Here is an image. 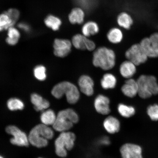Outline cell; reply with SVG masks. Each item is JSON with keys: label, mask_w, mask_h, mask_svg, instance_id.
<instances>
[{"label": "cell", "mask_w": 158, "mask_h": 158, "mask_svg": "<svg viewBox=\"0 0 158 158\" xmlns=\"http://www.w3.org/2000/svg\"><path fill=\"white\" fill-rule=\"evenodd\" d=\"M92 63L95 67L104 70H111L116 64L115 53L112 49L107 47H99L94 51Z\"/></svg>", "instance_id": "obj_1"}, {"label": "cell", "mask_w": 158, "mask_h": 158, "mask_svg": "<svg viewBox=\"0 0 158 158\" xmlns=\"http://www.w3.org/2000/svg\"><path fill=\"white\" fill-rule=\"evenodd\" d=\"M80 91L76 85L68 81L56 84L51 90V94L57 99L66 96L67 101L70 104L77 103L80 99Z\"/></svg>", "instance_id": "obj_2"}, {"label": "cell", "mask_w": 158, "mask_h": 158, "mask_svg": "<svg viewBox=\"0 0 158 158\" xmlns=\"http://www.w3.org/2000/svg\"><path fill=\"white\" fill-rule=\"evenodd\" d=\"M54 132L49 126L41 124L33 128L28 136L29 143L35 147L41 148L48 145V140L54 137Z\"/></svg>", "instance_id": "obj_3"}, {"label": "cell", "mask_w": 158, "mask_h": 158, "mask_svg": "<svg viewBox=\"0 0 158 158\" xmlns=\"http://www.w3.org/2000/svg\"><path fill=\"white\" fill-rule=\"evenodd\" d=\"M78 120V116L76 112L72 109H67L59 112L53 127L56 131L61 133L68 131Z\"/></svg>", "instance_id": "obj_4"}, {"label": "cell", "mask_w": 158, "mask_h": 158, "mask_svg": "<svg viewBox=\"0 0 158 158\" xmlns=\"http://www.w3.org/2000/svg\"><path fill=\"white\" fill-rule=\"evenodd\" d=\"M138 85V94L140 98L146 99L158 94V83L155 76L142 75L137 80Z\"/></svg>", "instance_id": "obj_5"}, {"label": "cell", "mask_w": 158, "mask_h": 158, "mask_svg": "<svg viewBox=\"0 0 158 158\" xmlns=\"http://www.w3.org/2000/svg\"><path fill=\"white\" fill-rule=\"evenodd\" d=\"M76 135L72 132H62L55 141V152L56 155L61 157H66L67 151L73 148Z\"/></svg>", "instance_id": "obj_6"}, {"label": "cell", "mask_w": 158, "mask_h": 158, "mask_svg": "<svg viewBox=\"0 0 158 158\" xmlns=\"http://www.w3.org/2000/svg\"><path fill=\"white\" fill-rule=\"evenodd\" d=\"M139 44L148 58H158V32L154 33L149 37L143 39Z\"/></svg>", "instance_id": "obj_7"}, {"label": "cell", "mask_w": 158, "mask_h": 158, "mask_svg": "<svg viewBox=\"0 0 158 158\" xmlns=\"http://www.w3.org/2000/svg\"><path fill=\"white\" fill-rule=\"evenodd\" d=\"M125 56L127 60L133 63L136 66L145 63L148 58L139 43L131 45L126 51Z\"/></svg>", "instance_id": "obj_8"}, {"label": "cell", "mask_w": 158, "mask_h": 158, "mask_svg": "<svg viewBox=\"0 0 158 158\" xmlns=\"http://www.w3.org/2000/svg\"><path fill=\"white\" fill-rule=\"evenodd\" d=\"M6 132L13 135L10 139L11 143L13 145L20 147H28L29 145L28 137L24 132L22 131L15 126H9L6 128Z\"/></svg>", "instance_id": "obj_9"}, {"label": "cell", "mask_w": 158, "mask_h": 158, "mask_svg": "<svg viewBox=\"0 0 158 158\" xmlns=\"http://www.w3.org/2000/svg\"><path fill=\"white\" fill-rule=\"evenodd\" d=\"M72 46V41L68 39H55L53 43L54 54L58 58H65L70 54Z\"/></svg>", "instance_id": "obj_10"}, {"label": "cell", "mask_w": 158, "mask_h": 158, "mask_svg": "<svg viewBox=\"0 0 158 158\" xmlns=\"http://www.w3.org/2000/svg\"><path fill=\"white\" fill-rule=\"evenodd\" d=\"M71 41L73 46L79 50L92 51H94L96 48L94 41L82 34L75 35L73 37Z\"/></svg>", "instance_id": "obj_11"}, {"label": "cell", "mask_w": 158, "mask_h": 158, "mask_svg": "<svg viewBox=\"0 0 158 158\" xmlns=\"http://www.w3.org/2000/svg\"><path fill=\"white\" fill-rule=\"evenodd\" d=\"M120 152L122 158H143L141 147L135 144H124L120 148Z\"/></svg>", "instance_id": "obj_12"}, {"label": "cell", "mask_w": 158, "mask_h": 158, "mask_svg": "<svg viewBox=\"0 0 158 158\" xmlns=\"http://www.w3.org/2000/svg\"><path fill=\"white\" fill-rule=\"evenodd\" d=\"M80 91L86 96H90L94 92V82L87 75H83L79 78L78 82Z\"/></svg>", "instance_id": "obj_13"}, {"label": "cell", "mask_w": 158, "mask_h": 158, "mask_svg": "<svg viewBox=\"0 0 158 158\" xmlns=\"http://www.w3.org/2000/svg\"><path fill=\"white\" fill-rule=\"evenodd\" d=\"M110 100L107 97L99 94L95 99L94 106L96 111L102 114H107L110 113Z\"/></svg>", "instance_id": "obj_14"}, {"label": "cell", "mask_w": 158, "mask_h": 158, "mask_svg": "<svg viewBox=\"0 0 158 158\" xmlns=\"http://www.w3.org/2000/svg\"><path fill=\"white\" fill-rule=\"evenodd\" d=\"M121 91L124 95L127 97L134 98L138 94L137 81L132 78L127 79L122 87Z\"/></svg>", "instance_id": "obj_15"}, {"label": "cell", "mask_w": 158, "mask_h": 158, "mask_svg": "<svg viewBox=\"0 0 158 158\" xmlns=\"http://www.w3.org/2000/svg\"><path fill=\"white\" fill-rule=\"evenodd\" d=\"M136 66L135 65L129 60L124 61L120 65V74L124 78L127 79L132 78L137 71Z\"/></svg>", "instance_id": "obj_16"}, {"label": "cell", "mask_w": 158, "mask_h": 158, "mask_svg": "<svg viewBox=\"0 0 158 158\" xmlns=\"http://www.w3.org/2000/svg\"><path fill=\"white\" fill-rule=\"evenodd\" d=\"M31 103L34 105L35 109L37 111H43L48 109L50 103L48 100L37 94L31 95Z\"/></svg>", "instance_id": "obj_17"}, {"label": "cell", "mask_w": 158, "mask_h": 158, "mask_svg": "<svg viewBox=\"0 0 158 158\" xmlns=\"http://www.w3.org/2000/svg\"><path fill=\"white\" fill-rule=\"evenodd\" d=\"M85 13L82 8L77 7L74 8L68 15L69 21L72 24H81L84 23Z\"/></svg>", "instance_id": "obj_18"}, {"label": "cell", "mask_w": 158, "mask_h": 158, "mask_svg": "<svg viewBox=\"0 0 158 158\" xmlns=\"http://www.w3.org/2000/svg\"><path fill=\"white\" fill-rule=\"evenodd\" d=\"M103 126L105 129L110 134L117 133L120 129L119 120L112 116H108L104 120Z\"/></svg>", "instance_id": "obj_19"}, {"label": "cell", "mask_w": 158, "mask_h": 158, "mask_svg": "<svg viewBox=\"0 0 158 158\" xmlns=\"http://www.w3.org/2000/svg\"><path fill=\"white\" fill-rule=\"evenodd\" d=\"M99 30L98 23L94 21H89L85 23L81 29L82 34L88 37L98 34Z\"/></svg>", "instance_id": "obj_20"}, {"label": "cell", "mask_w": 158, "mask_h": 158, "mask_svg": "<svg viewBox=\"0 0 158 158\" xmlns=\"http://www.w3.org/2000/svg\"><path fill=\"white\" fill-rule=\"evenodd\" d=\"M117 23L120 27L126 30H129L133 25L134 21L129 14L126 12H122L118 16Z\"/></svg>", "instance_id": "obj_21"}, {"label": "cell", "mask_w": 158, "mask_h": 158, "mask_svg": "<svg viewBox=\"0 0 158 158\" xmlns=\"http://www.w3.org/2000/svg\"><path fill=\"white\" fill-rule=\"evenodd\" d=\"M117 82V79L114 75L106 73L102 76L100 81V85L104 89L107 90L115 88Z\"/></svg>", "instance_id": "obj_22"}, {"label": "cell", "mask_w": 158, "mask_h": 158, "mask_svg": "<svg viewBox=\"0 0 158 158\" xmlns=\"http://www.w3.org/2000/svg\"><path fill=\"white\" fill-rule=\"evenodd\" d=\"M108 40L113 44H117L121 42L123 39V34L122 31L118 27L110 29L106 35Z\"/></svg>", "instance_id": "obj_23"}, {"label": "cell", "mask_w": 158, "mask_h": 158, "mask_svg": "<svg viewBox=\"0 0 158 158\" xmlns=\"http://www.w3.org/2000/svg\"><path fill=\"white\" fill-rule=\"evenodd\" d=\"M45 25L54 31H56L60 29L62 24V21L58 17L53 15H49L44 19Z\"/></svg>", "instance_id": "obj_24"}, {"label": "cell", "mask_w": 158, "mask_h": 158, "mask_svg": "<svg viewBox=\"0 0 158 158\" xmlns=\"http://www.w3.org/2000/svg\"><path fill=\"white\" fill-rule=\"evenodd\" d=\"M56 118V115L52 110L47 109L43 111L40 116L42 124L47 126L53 125Z\"/></svg>", "instance_id": "obj_25"}, {"label": "cell", "mask_w": 158, "mask_h": 158, "mask_svg": "<svg viewBox=\"0 0 158 158\" xmlns=\"http://www.w3.org/2000/svg\"><path fill=\"white\" fill-rule=\"evenodd\" d=\"M7 30L8 37L6 39V42L11 45L16 44L20 37V33L18 30L14 27H10Z\"/></svg>", "instance_id": "obj_26"}, {"label": "cell", "mask_w": 158, "mask_h": 158, "mask_svg": "<svg viewBox=\"0 0 158 158\" xmlns=\"http://www.w3.org/2000/svg\"><path fill=\"white\" fill-rule=\"evenodd\" d=\"M119 114L123 117L129 118L135 114V109L133 106H128L123 104H120L118 107Z\"/></svg>", "instance_id": "obj_27"}, {"label": "cell", "mask_w": 158, "mask_h": 158, "mask_svg": "<svg viewBox=\"0 0 158 158\" xmlns=\"http://www.w3.org/2000/svg\"><path fill=\"white\" fill-rule=\"evenodd\" d=\"M8 108L12 111L17 110H22L24 108V104L22 101L19 98H10L7 102Z\"/></svg>", "instance_id": "obj_28"}, {"label": "cell", "mask_w": 158, "mask_h": 158, "mask_svg": "<svg viewBox=\"0 0 158 158\" xmlns=\"http://www.w3.org/2000/svg\"><path fill=\"white\" fill-rule=\"evenodd\" d=\"M35 77L40 81H44L47 77V70L43 65H40L36 66L33 70Z\"/></svg>", "instance_id": "obj_29"}, {"label": "cell", "mask_w": 158, "mask_h": 158, "mask_svg": "<svg viewBox=\"0 0 158 158\" xmlns=\"http://www.w3.org/2000/svg\"><path fill=\"white\" fill-rule=\"evenodd\" d=\"M14 23L5 12L0 15V27L4 30H7L9 27H14Z\"/></svg>", "instance_id": "obj_30"}, {"label": "cell", "mask_w": 158, "mask_h": 158, "mask_svg": "<svg viewBox=\"0 0 158 158\" xmlns=\"http://www.w3.org/2000/svg\"><path fill=\"white\" fill-rule=\"evenodd\" d=\"M147 112L152 120H158V105L155 104L149 106L147 108Z\"/></svg>", "instance_id": "obj_31"}, {"label": "cell", "mask_w": 158, "mask_h": 158, "mask_svg": "<svg viewBox=\"0 0 158 158\" xmlns=\"http://www.w3.org/2000/svg\"><path fill=\"white\" fill-rule=\"evenodd\" d=\"M5 12L9 16L10 19L15 24L19 17L20 13L18 10L15 9H10Z\"/></svg>", "instance_id": "obj_32"}, {"label": "cell", "mask_w": 158, "mask_h": 158, "mask_svg": "<svg viewBox=\"0 0 158 158\" xmlns=\"http://www.w3.org/2000/svg\"><path fill=\"white\" fill-rule=\"evenodd\" d=\"M19 27L23 30L26 31V32H28L30 30V27L28 25L25 23H20L18 25Z\"/></svg>", "instance_id": "obj_33"}, {"label": "cell", "mask_w": 158, "mask_h": 158, "mask_svg": "<svg viewBox=\"0 0 158 158\" xmlns=\"http://www.w3.org/2000/svg\"><path fill=\"white\" fill-rule=\"evenodd\" d=\"M99 143L102 145H108L110 144V141L108 137H105L100 139Z\"/></svg>", "instance_id": "obj_34"}, {"label": "cell", "mask_w": 158, "mask_h": 158, "mask_svg": "<svg viewBox=\"0 0 158 158\" xmlns=\"http://www.w3.org/2000/svg\"><path fill=\"white\" fill-rule=\"evenodd\" d=\"M3 30H4V29H3V28H2V27H0V31H2Z\"/></svg>", "instance_id": "obj_35"}, {"label": "cell", "mask_w": 158, "mask_h": 158, "mask_svg": "<svg viewBox=\"0 0 158 158\" xmlns=\"http://www.w3.org/2000/svg\"><path fill=\"white\" fill-rule=\"evenodd\" d=\"M0 158H3L2 157V156H0Z\"/></svg>", "instance_id": "obj_36"}, {"label": "cell", "mask_w": 158, "mask_h": 158, "mask_svg": "<svg viewBox=\"0 0 158 158\" xmlns=\"http://www.w3.org/2000/svg\"><path fill=\"white\" fill-rule=\"evenodd\" d=\"M41 158V157H40V158Z\"/></svg>", "instance_id": "obj_37"}]
</instances>
